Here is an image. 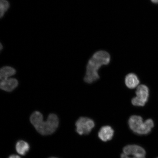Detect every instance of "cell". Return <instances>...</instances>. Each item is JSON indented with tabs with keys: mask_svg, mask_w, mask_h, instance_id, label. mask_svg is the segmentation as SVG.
<instances>
[{
	"mask_svg": "<svg viewBox=\"0 0 158 158\" xmlns=\"http://www.w3.org/2000/svg\"><path fill=\"white\" fill-rule=\"evenodd\" d=\"M110 58V54L105 51H100L95 53L87 65L85 81L91 84L98 80L99 78L98 72L99 69L103 65L108 64Z\"/></svg>",
	"mask_w": 158,
	"mask_h": 158,
	"instance_id": "1",
	"label": "cell"
},
{
	"mask_svg": "<svg viewBox=\"0 0 158 158\" xmlns=\"http://www.w3.org/2000/svg\"><path fill=\"white\" fill-rule=\"evenodd\" d=\"M30 120L37 132L42 135L54 133L59 126L58 118L54 114H49L46 121H44L42 114L39 111H35L31 114Z\"/></svg>",
	"mask_w": 158,
	"mask_h": 158,
	"instance_id": "2",
	"label": "cell"
},
{
	"mask_svg": "<svg viewBox=\"0 0 158 158\" xmlns=\"http://www.w3.org/2000/svg\"><path fill=\"white\" fill-rule=\"evenodd\" d=\"M128 124L130 129L134 133L140 135L149 134L154 126L152 120L149 118L143 122L141 116L135 115L130 118Z\"/></svg>",
	"mask_w": 158,
	"mask_h": 158,
	"instance_id": "3",
	"label": "cell"
},
{
	"mask_svg": "<svg viewBox=\"0 0 158 158\" xmlns=\"http://www.w3.org/2000/svg\"><path fill=\"white\" fill-rule=\"evenodd\" d=\"M136 96L132 99V103L135 106H143L148 101L149 97V89L144 85L138 86L136 90Z\"/></svg>",
	"mask_w": 158,
	"mask_h": 158,
	"instance_id": "4",
	"label": "cell"
},
{
	"mask_svg": "<svg viewBox=\"0 0 158 158\" xmlns=\"http://www.w3.org/2000/svg\"><path fill=\"white\" fill-rule=\"evenodd\" d=\"M76 131L79 135H87L95 126L93 120L87 117L79 118L76 123Z\"/></svg>",
	"mask_w": 158,
	"mask_h": 158,
	"instance_id": "5",
	"label": "cell"
},
{
	"mask_svg": "<svg viewBox=\"0 0 158 158\" xmlns=\"http://www.w3.org/2000/svg\"><path fill=\"white\" fill-rule=\"evenodd\" d=\"M123 153L134 156L145 157L146 153L143 147L138 145H130L123 148Z\"/></svg>",
	"mask_w": 158,
	"mask_h": 158,
	"instance_id": "6",
	"label": "cell"
},
{
	"mask_svg": "<svg viewBox=\"0 0 158 158\" xmlns=\"http://www.w3.org/2000/svg\"><path fill=\"white\" fill-rule=\"evenodd\" d=\"M18 81L16 79L10 77L1 80L0 88L7 92H11L18 86Z\"/></svg>",
	"mask_w": 158,
	"mask_h": 158,
	"instance_id": "7",
	"label": "cell"
},
{
	"mask_svg": "<svg viewBox=\"0 0 158 158\" xmlns=\"http://www.w3.org/2000/svg\"><path fill=\"white\" fill-rule=\"evenodd\" d=\"M114 132L113 128L110 126H103L98 132V137L102 141L104 142L110 141L113 137Z\"/></svg>",
	"mask_w": 158,
	"mask_h": 158,
	"instance_id": "8",
	"label": "cell"
},
{
	"mask_svg": "<svg viewBox=\"0 0 158 158\" xmlns=\"http://www.w3.org/2000/svg\"><path fill=\"white\" fill-rule=\"evenodd\" d=\"M125 83L126 86L130 89L137 87L139 83V81L138 77L134 73L128 74L125 79Z\"/></svg>",
	"mask_w": 158,
	"mask_h": 158,
	"instance_id": "9",
	"label": "cell"
},
{
	"mask_svg": "<svg viewBox=\"0 0 158 158\" xmlns=\"http://www.w3.org/2000/svg\"><path fill=\"white\" fill-rule=\"evenodd\" d=\"M15 69L9 66L2 67L0 70V80L11 77L16 73Z\"/></svg>",
	"mask_w": 158,
	"mask_h": 158,
	"instance_id": "10",
	"label": "cell"
},
{
	"mask_svg": "<svg viewBox=\"0 0 158 158\" xmlns=\"http://www.w3.org/2000/svg\"><path fill=\"white\" fill-rule=\"evenodd\" d=\"M16 150L19 155L24 156L29 151V144L24 141L20 140L17 142L15 146Z\"/></svg>",
	"mask_w": 158,
	"mask_h": 158,
	"instance_id": "11",
	"label": "cell"
},
{
	"mask_svg": "<svg viewBox=\"0 0 158 158\" xmlns=\"http://www.w3.org/2000/svg\"><path fill=\"white\" fill-rule=\"evenodd\" d=\"M10 5L8 0H0V17L2 18L8 11Z\"/></svg>",
	"mask_w": 158,
	"mask_h": 158,
	"instance_id": "12",
	"label": "cell"
},
{
	"mask_svg": "<svg viewBox=\"0 0 158 158\" xmlns=\"http://www.w3.org/2000/svg\"><path fill=\"white\" fill-rule=\"evenodd\" d=\"M121 158H145V157H137L134 156H128L122 153L121 155Z\"/></svg>",
	"mask_w": 158,
	"mask_h": 158,
	"instance_id": "13",
	"label": "cell"
},
{
	"mask_svg": "<svg viewBox=\"0 0 158 158\" xmlns=\"http://www.w3.org/2000/svg\"><path fill=\"white\" fill-rule=\"evenodd\" d=\"M9 158H21L19 156L16 155H11L10 156Z\"/></svg>",
	"mask_w": 158,
	"mask_h": 158,
	"instance_id": "14",
	"label": "cell"
},
{
	"mask_svg": "<svg viewBox=\"0 0 158 158\" xmlns=\"http://www.w3.org/2000/svg\"><path fill=\"white\" fill-rule=\"evenodd\" d=\"M151 1L154 3H158V0H151Z\"/></svg>",
	"mask_w": 158,
	"mask_h": 158,
	"instance_id": "15",
	"label": "cell"
},
{
	"mask_svg": "<svg viewBox=\"0 0 158 158\" xmlns=\"http://www.w3.org/2000/svg\"><path fill=\"white\" fill-rule=\"evenodd\" d=\"M58 158L54 157H50V158Z\"/></svg>",
	"mask_w": 158,
	"mask_h": 158,
	"instance_id": "16",
	"label": "cell"
},
{
	"mask_svg": "<svg viewBox=\"0 0 158 158\" xmlns=\"http://www.w3.org/2000/svg\"></svg>",
	"mask_w": 158,
	"mask_h": 158,
	"instance_id": "17",
	"label": "cell"
}]
</instances>
